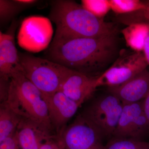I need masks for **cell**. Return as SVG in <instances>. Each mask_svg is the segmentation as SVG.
Wrapping results in <instances>:
<instances>
[{
	"mask_svg": "<svg viewBox=\"0 0 149 149\" xmlns=\"http://www.w3.org/2000/svg\"><path fill=\"white\" fill-rule=\"evenodd\" d=\"M116 34L99 37L53 40L45 58L68 69L98 77L118 57Z\"/></svg>",
	"mask_w": 149,
	"mask_h": 149,
	"instance_id": "obj_1",
	"label": "cell"
},
{
	"mask_svg": "<svg viewBox=\"0 0 149 149\" xmlns=\"http://www.w3.org/2000/svg\"><path fill=\"white\" fill-rule=\"evenodd\" d=\"M49 18L56 24L54 40L101 37L117 32L112 23L96 17L74 1H52Z\"/></svg>",
	"mask_w": 149,
	"mask_h": 149,
	"instance_id": "obj_2",
	"label": "cell"
},
{
	"mask_svg": "<svg viewBox=\"0 0 149 149\" xmlns=\"http://www.w3.org/2000/svg\"><path fill=\"white\" fill-rule=\"evenodd\" d=\"M6 102L22 118L33 120L54 131L45 95L20 70L15 71L11 76L10 88Z\"/></svg>",
	"mask_w": 149,
	"mask_h": 149,
	"instance_id": "obj_3",
	"label": "cell"
},
{
	"mask_svg": "<svg viewBox=\"0 0 149 149\" xmlns=\"http://www.w3.org/2000/svg\"><path fill=\"white\" fill-rule=\"evenodd\" d=\"M19 57L20 71L45 95L59 91L72 70L28 53H19Z\"/></svg>",
	"mask_w": 149,
	"mask_h": 149,
	"instance_id": "obj_4",
	"label": "cell"
},
{
	"mask_svg": "<svg viewBox=\"0 0 149 149\" xmlns=\"http://www.w3.org/2000/svg\"><path fill=\"white\" fill-rule=\"evenodd\" d=\"M123 107V103L116 96L109 92L95 99L82 114L103 137L113 136Z\"/></svg>",
	"mask_w": 149,
	"mask_h": 149,
	"instance_id": "obj_5",
	"label": "cell"
},
{
	"mask_svg": "<svg viewBox=\"0 0 149 149\" xmlns=\"http://www.w3.org/2000/svg\"><path fill=\"white\" fill-rule=\"evenodd\" d=\"M148 66L142 52H120L115 61L97 78V88L121 85L147 69Z\"/></svg>",
	"mask_w": 149,
	"mask_h": 149,
	"instance_id": "obj_6",
	"label": "cell"
},
{
	"mask_svg": "<svg viewBox=\"0 0 149 149\" xmlns=\"http://www.w3.org/2000/svg\"><path fill=\"white\" fill-rule=\"evenodd\" d=\"M60 137L65 149H104L103 136L82 114L67 125Z\"/></svg>",
	"mask_w": 149,
	"mask_h": 149,
	"instance_id": "obj_7",
	"label": "cell"
},
{
	"mask_svg": "<svg viewBox=\"0 0 149 149\" xmlns=\"http://www.w3.org/2000/svg\"><path fill=\"white\" fill-rule=\"evenodd\" d=\"M50 20L40 17L24 19L19 34V45L25 49L39 52L47 48L53 31Z\"/></svg>",
	"mask_w": 149,
	"mask_h": 149,
	"instance_id": "obj_8",
	"label": "cell"
},
{
	"mask_svg": "<svg viewBox=\"0 0 149 149\" xmlns=\"http://www.w3.org/2000/svg\"><path fill=\"white\" fill-rule=\"evenodd\" d=\"M148 130V120L144 111L142 101L123 103L120 118L113 136L140 139Z\"/></svg>",
	"mask_w": 149,
	"mask_h": 149,
	"instance_id": "obj_9",
	"label": "cell"
},
{
	"mask_svg": "<svg viewBox=\"0 0 149 149\" xmlns=\"http://www.w3.org/2000/svg\"><path fill=\"white\" fill-rule=\"evenodd\" d=\"M45 99L51 124L56 134L60 136L82 104L69 98L60 91L45 95Z\"/></svg>",
	"mask_w": 149,
	"mask_h": 149,
	"instance_id": "obj_10",
	"label": "cell"
},
{
	"mask_svg": "<svg viewBox=\"0 0 149 149\" xmlns=\"http://www.w3.org/2000/svg\"><path fill=\"white\" fill-rule=\"evenodd\" d=\"M16 134L21 149H40L45 142L57 135L45 125L25 118L19 123Z\"/></svg>",
	"mask_w": 149,
	"mask_h": 149,
	"instance_id": "obj_11",
	"label": "cell"
},
{
	"mask_svg": "<svg viewBox=\"0 0 149 149\" xmlns=\"http://www.w3.org/2000/svg\"><path fill=\"white\" fill-rule=\"evenodd\" d=\"M108 91L123 103L141 101L149 92V70L147 68L123 84L108 88Z\"/></svg>",
	"mask_w": 149,
	"mask_h": 149,
	"instance_id": "obj_12",
	"label": "cell"
},
{
	"mask_svg": "<svg viewBox=\"0 0 149 149\" xmlns=\"http://www.w3.org/2000/svg\"><path fill=\"white\" fill-rule=\"evenodd\" d=\"M97 78L72 70L59 91L74 101L83 104L92 97L97 89Z\"/></svg>",
	"mask_w": 149,
	"mask_h": 149,
	"instance_id": "obj_13",
	"label": "cell"
},
{
	"mask_svg": "<svg viewBox=\"0 0 149 149\" xmlns=\"http://www.w3.org/2000/svg\"><path fill=\"white\" fill-rule=\"evenodd\" d=\"M17 25L16 22L13 21L8 32H0V77L10 78L15 71L20 69L14 37Z\"/></svg>",
	"mask_w": 149,
	"mask_h": 149,
	"instance_id": "obj_14",
	"label": "cell"
},
{
	"mask_svg": "<svg viewBox=\"0 0 149 149\" xmlns=\"http://www.w3.org/2000/svg\"><path fill=\"white\" fill-rule=\"evenodd\" d=\"M126 45L134 52H143L144 44L149 35V23L136 22L121 31Z\"/></svg>",
	"mask_w": 149,
	"mask_h": 149,
	"instance_id": "obj_15",
	"label": "cell"
},
{
	"mask_svg": "<svg viewBox=\"0 0 149 149\" xmlns=\"http://www.w3.org/2000/svg\"><path fill=\"white\" fill-rule=\"evenodd\" d=\"M22 118L11 109L6 102L0 105V143L16 132Z\"/></svg>",
	"mask_w": 149,
	"mask_h": 149,
	"instance_id": "obj_16",
	"label": "cell"
},
{
	"mask_svg": "<svg viewBox=\"0 0 149 149\" xmlns=\"http://www.w3.org/2000/svg\"><path fill=\"white\" fill-rule=\"evenodd\" d=\"M111 9L115 13L123 15L137 12L145 8L144 1L140 0H109Z\"/></svg>",
	"mask_w": 149,
	"mask_h": 149,
	"instance_id": "obj_17",
	"label": "cell"
},
{
	"mask_svg": "<svg viewBox=\"0 0 149 149\" xmlns=\"http://www.w3.org/2000/svg\"><path fill=\"white\" fill-rule=\"evenodd\" d=\"M104 149H149V142L133 138L114 137Z\"/></svg>",
	"mask_w": 149,
	"mask_h": 149,
	"instance_id": "obj_18",
	"label": "cell"
},
{
	"mask_svg": "<svg viewBox=\"0 0 149 149\" xmlns=\"http://www.w3.org/2000/svg\"><path fill=\"white\" fill-rule=\"evenodd\" d=\"M27 8L17 1L16 0L0 1V21L1 24L10 20L19 13Z\"/></svg>",
	"mask_w": 149,
	"mask_h": 149,
	"instance_id": "obj_19",
	"label": "cell"
},
{
	"mask_svg": "<svg viewBox=\"0 0 149 149\" xmlns=\"http://www.w3.org/2000/svg\"><path fill=\"white\" fill-rule=\"evenodd\" d=\"M81 5L98 18L103 19L110 10L109 0H82Z\"/></svg>",
	"mask_w": 149,
	"mask_h": 149,
	"instance_id": "obj_20",
	"label": "cell"
},
{
	"mask_svg": "<svg viewBox=\"0 0 149 149\" xmlns=\"http://www.w3.org/2000/svg\"><path fill=\"white\" fill-rule=\"evenodd\" d=\"M10 85V78L0 77V101L6 102L8 98Z\"/></svg>",
	"mask_w": 149,
	"mask_h": 149,
	"instance_id": "obj_21",
	"label": "cell"
},
{
	"mask_svg": "<svg viewBox=\"0 0 149 149\" xmlns=\"http://www.w3.org/2000/svg\"><path fill=\"white\" fill-rule=\"evenodd\" d=\"M40 149H65L60 137L56 135L42 144Z\"/></svg>",
	"mask_w": 149,
	"mask_h": 149,
	"instance_id": "obj_22",
	"label": "cell"
},
{
	"mask_svg": "<svg viewBox=\"0 0 149 149\" xmlns=\"http://www.w3.org/2000/svg\"><path fill=\"white\" fill-rule=\"evenodd\" d=\"M0 149H21L19 144L16 132L0 143Z\"/></svg>",
	"mask_w": 149,
	"mask_h": 149,
	"instance_id": "obj_23",
	"label": "cell"
},
{
	"mask_svg": "<svg viewBox=\"0 0 149 149\" xmlns=\"http://www.w3.org/2000/svg\"><path fill=\"white\" fill-rule=\"evenodd\" d=\"M143 53L146 59L147 64L149 66V35L147 37L144 44Z\"/></svg>",
	"mask_w": 149,
	"mask_h": 149,
	"instance_id": "obj_24",
	"label": "cell"
},
{
	"mask_svg": "<svg viewBox=\"0 0 149 149\" xmlns=\"http://www.w3.org/2000/svg\"><path fill=\"white\" fill-rule=\"evenodd\" d=\"M143 109L149 123V92L146 97L142 100Z\"/></svg>",
	"mask_w": 149,
	"mask_h": 149,
	"instance_id": "obj_25",
	"label": "cell"
},
{
	"mask_svg": "<svg viewBox=\"0 0 149 149\" xmlns=\"http://www.w3.org/2000/svg\"><path fill=\"white\" fill-rule=\"evenodd\" d=\"M145 3V8L143 10L141 11L144 18L149 23V1H144Z\"/></svg>",
	"mask_w": 149,
	"mask_h": 149,
	"instance_id": "obj_26",
	"label": "cell"
},
{
	"mask_svg": "<svg viewBox=\"0 0 149 149\" xmlns=\"http://www.w3.org/2000/svg\"><path fill=\"white\" fill-rule=\"evenodd\" d=\"M16 1L27 8L33 5L38 2V1L35 0H16Z\"/></svg>",
	"mask_w": 149,
	"mask_h": 149,
	"instance_id": "obj_27",
	"label": "cell"
}]
</instances>
